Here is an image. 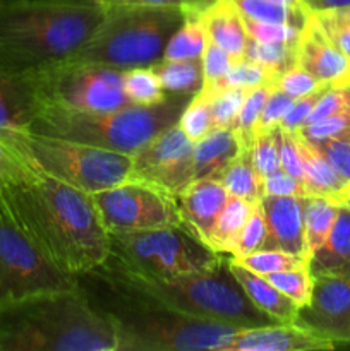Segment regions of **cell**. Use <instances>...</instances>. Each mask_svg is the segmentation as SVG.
<instances>
[{
  "instance_id": "cell-3",
  "label": "cell",
  "mask_w": 350,
  "mask_h": 351,
  "mask_svg": "<svg viewBox=\"0 0 350 351\" xmlns=\"http://www.w3.org/2000/svg\"><path fill=\"white\" fill-rule=\"evenodd\" d=\"M93 307L112 326L115 351H222L240 331L191 317L115 287L95 271L78 276Z\"/></svg>"
},
{
  "instance_id": "cell-31",
  "label": "cell",
  "mask_w": 350,
  "mask_h": 351,
  "mask_svg": "<svg viewBox=\"0 0 350 351\" xmlns=\"http://www.w3.org/2000/svg\"><path fill=\"white\" fill-rule=\"evenodd\" d=\"M277 75L273 72L268 71L257 62L249 60V58H235L229 71L220 77L211 88L201 89L205 95H211V93L218 91V89L226 88H240V89H253L256 86L266 84V82H277Z\"/></svg>"
},
{
  "instance_id": "cell-57",
  "label": "cell",
  "mask_w": 350,
  "mask_h": 351,
  "mask_svg": "<svg viewBox=\"0 0 350 351\" xmlns=\"http://www.w3.org/2000/svg\"><path fill=\"white\" fill-rule=\"evenodd\" d=\"M349 204H350V191H349Z\"/></svg>"
},
{
  "instance_id": "cell-55",
  "label": "cell",
  "mask_w": 350,
  "mask_h": 351,
  "mask_svg": "<svg viewBox=\"0 0 350 351\" xmlns=\"http://www.w3.org/2000/svg\"><path fill=\"white\" fill-rule=\"evenodd\" d=\"M331 12H335L336 16H340L342 19L350 21V5L349 7H342V9H333Z\"/></svg>"
},
{
  "instance_id": "cell-21",
  "label": "cell",
  "mask_w": 350,
  "mask_h": 351,
  "mask_svg": "<svg viewBox=\"0 0 350 351\" xmlns=\"http://www.w3.org/2000/svg\"><path fill=\"white\" fill-rule=\"evenodd\" d=\"M294 137L299 147V154H301L307 195H323V197H329L340 204L349 202V182L343 180L307 141L302 139L297 132H294Z\"/></svg>"
},
{
  "instance_id": "cell-6",
  "label": "cell",
  "mask_w": 350,
  "mask_h": 351,
  "mask_svg": "<svg viewBox=\"0 0 350 351\" xmlns=\"http://www.w3.org/2000/svg\"><path fill=\"white\" fill-rule=\"evenodd\" d=\"M191 98L168 93L153 105H127L105 112L41 105L26 130L132 156L153 137L178 123Z\"/></svg>"
},
{
  "instance_id": "cell-30",
  "label": "cell",
  "mask_w": 350,
  "mask_h": 351,
  "mask_svg": "<svg viewBox=\"0 0 350 351\" xmlns=\"http://www.w3.org/2000/svg\"><path fill=\"white\" fill-rule=\"evenodd\" d=\"M233 2L244 17L257 21V23L287 24L297 29H304L311 16V12L305 9L280 5L271 0H233Z\"/></svg>"
},
{
  "instance_id": "cell-22",
  "label": "cell",
  "mask_w": 350,
  "mask_h": 351,
  "mask_svg": "<svg viewBox=\"0 0 350 351\" xmlns=\"http://www.w3.org/2000/svg\"><path fill=\"white\" fill-rule=\"evenodd\" d=\"M350 267V204L343 202L338 208L335 223L323 245L309 257L312 276L333 274Z\"/></svg>"
},
{
  "instance_id": "cell-14",
  "label": "cell",
  "mask_w": 350,
  "mask_h": 351,
  "mask_svg": "<svg viewBox=\"0 0 350 351\" xmlns=\"http://www.w3.org/2000/svg\"><path fill=\"white\" fill-rule=\"evenodd\" d=\"M335 343L295 322L240 329L222 351H312L333 350Z\"/></svg>"
},
{
  "instance_id": "cell-1",
  "label": "cell",
  "mask_w": 350,
  "mask_h": 351,
  "mask_svg": "<svg viewBox=\"0 0 350 351\" xmlns=\"http://www.w3.org/2000/svg\"><path fill=\"white\" fill-rule=\"evenodd\" d=\"M0 204L27 239L65 273L81 276L108 256V233L91 195L31 165L2 136Z\"/></svg>"
},
{
  "instance_id": "cell-18",
  "label": "cell",
  "mask_w": 350,
  "mask_h": 351,
  "mask_svg": "<svg viewBox=\"0 0 350 351\" xmlns=\"http://www.w3.org/2000/svg\"><path fill=\"white\" fill-rule=\"evenodd\" d=\"M312 285L311 302L299 308L295 324L314 331L325 321L343 314L350 307V267L333 274H319Z\"/></svg>"
},
{
  "instance_id": "cell-29",
  "label": "cell",
  "mask_w": 350,
  "mask_h": 351,
  "mask_svg": "<svg viewBox=\"0 0 350 351\" xmlns=\"http://www.w3.org/2000/svg\"><path fill=\"white\" fill-rule=\"evenodd\" d=\"M208 31L201 19V12H187L184 24L175 31L165 50L163 60H196L202 57L208 45Z\"/></svg>"
},
{
  "instance_id": "cell-51",
  "label": "cell",
  "mask_w": 350,
  "mask_h": 351,
  "mask_svg": "<svg viewBox=\"0 0 350 351\" xmlns=\"http://www.w3.org/2000/svg\"><path fill=\"white\" fill-rule=\"evenodd\" d=\"M105 7L112 5H146V7H180L189 12H202L215 0H100Z\"/></svg>"
},
{
  "instance_id": "cell-11",
  "label": "cell",
  "mask_w": 350,
  "mask_h": 351,
  "mask_svg": "<svg viewBox=\"0 0 350 351\" xmlns=\"http://www.w3.org/2000/svg\"><path fill=\"white\" fill-rule=\"evenodd\" d=\"M78 287V276L55 266L0 204V307Z\"/></svg>"
},
{
  "instance_id": "cell-37",
  "label": "cell",
  "mask_w": 350,
  "mask_h": 351,
  "mask_svg": "<svg viewBox=\"0 0 350 351\" xmlns=\"http://www.w3.org/2000/svg\"><path fill=\"white\" fill-rule=\"evenodd\" d=\"M178 127L182 132L196 143V141L202 139L208 132L213 130V117H211V103H209V96L199 91L191 98L187 106L182 112L180 119H178Z\"/></svg>"
},
{
  "instance_id": "cell-15",
  "label": "cell",
  "mask_w": 350,
  "mask_h": 351,
  "mask_svg": "<svg viewBox=\"0 0 350 351\" xmlns=\"http://www.w3.org/2000/svg\"><path fill=\"white\" fill-rule=\"evenodd\" d=\"M304 197L264 195L261 199L259 206L266 221L264 249H280L309 261L304 239Z\"/></svg>"
},
{
  "instance_id": "cell-16",
  "label": "cell",
  "mask_w": 350,
  "mask_h": 351,
  "mask_svg": "<svg viewBox=\"0 0 350 351\" xmlns=\"http://www.w3.org/2000/svg\"><path fill=\"white\" fill-rule=\"evenodd\" d=\"M297 64L325 84H350V58L323 33L312 16L299 36Z\"/></svg>"
},
{
  "instance_id": "cell-40",
  "label": "cell",
  "mask_w": 350,
  "mask_h": 351,
  "mask_svg": "<svg viewBox=\"0 0 350 351\" xmlns=\"http://www.w3.org/2000/svg\"><path fill=\"white\" fill-rule=\"evenodd\" d=\"M295 132L307 143L326 139H350V106L318 122L305 123Z\"/></svg>"
},
{
  "instance_id": "cell-4",
  "label": "cell",
  "mask_w": 350,
  "mask_h": 351,
  "mask_svg": "<svg viewBox=\"0 0 350 351\" xmlns=\"http://www.w3.org/2000/svg\"><path fill=\"white\" fill-rule=\"evenodd\" d=\"M115 350L112 326L81 287L0 307V351Z\"/></svg>"
},
{
  "instance_id": "cell-24",
  "label": "cell",
  "mask_w": 350,
  "mask_h": 351,
  "mask_svg": "<svg viewBox=\"0 0 350 351\" xmlns=\"http://www.w3.org/2000/svg\"><path fill=\"white\" fill-rule=\"evenodd\" d=\"M233 129H213L194 143V180L213 178L240 153Z\"/></svg>"
},
{
  "instance_id": "cell-45",
  "label": "cell",
  "mask_w": 350,
  "mask_h": 351,
  "mask_svg": "<svg viewBox=\"0 0 350 351\" xmlns=\"http://www.w3.org/2000/svg\"><path fill=\"white\" fill-rule=\"evenodd\" d=\"M311 16L321 27L323 33L336 45V48L350 58V21L342 19L331 10L312 12Z\"/></svg>"
},
{
  "instance_id": "cell-54",
  "label": "cell",
  "mask_w": 350,
  "mask_h": 351,
  "mask_svg": "<svg viewBox=\"0 0 350 351\" xmlns=\"http://www.w3.org/2000/svg\"><path fill=\"white\" fill-rule=\"evenodd\" d=\"M275 3H280V5H287V7H294V9H305L304 2L302 0H271ZM307 10V9H305Z\"/></svg>"
},
{
  "instance_id": "cell-9",
  "label": "cell",
  "mask_w": 350,
  "mask_h": 351,
  "mask_svg": "<svg viewBox=\"0 0 350 351\" xmlns=\"http://www.w3.org/2000/svg\"><path fill=\"white\" fill-rule=\"evenodd\" d=\"M225 257L180 225L108 233L106 259L151 276L172 278L215 269Z\"/></svg>"
},
{
  "instance_id": "cell-42",
  "label": "cell",
  "mask_w": 350,
  "mask_h": 351,
  "mask_svg": "<svg viewBox=\"0 0 350 351\" xmlns=\"http://www.w3.org/2000/svg\"><path fill=\"white\" fill-rule=\"evenodd\" d=\"M247 36L261 43H288L297 45L301 31L294 26L277 23H257V21L244 17Z\"/></svg>"
},
{
  "instance_id": "cell-41",
  "label": "cell",
  "mask_w": 350,
  "mask_h": 351,
  "mask_svg": "<svg viewBox=\"0 0 350 351\" xmlns=\"http://www.w3.org/2000/svg\"><path fill=\"white\" fill-rule=\"evenodd\" d=\"M264 242H266V221H264L263 211L257 202L247 223L240 230L239 237L233 242L232 249H230V257H242L264 249Z\"/></svg>"
},
{
  "instance_id": "cell-56",
  "label": "cell",
  "mask_w": 350,
  "mask_h": 351,
  "mask_svg": "<svg viewBox=\"0 0 350 351\" xmlns=\"http://www.w3.org/2000/svg\"><path fill=\"white\" fill-rule=\"evenodd\" d=\"M3 156H5V147H3V143H2V139H0V170H2Z\"/></svg>"
},
{
  "instance_id": "cell-36",
  "label": "cell",
  "mask_w": 350,
  "mask_h": 351,
  "mask_svg": "<svg viewBox=\"0 0 350 351\" xmlns=\"http://www.w3.org/2000/svg\"><path fill=\"white\" fill-rule=\"evenodd\" d=\"M233 259L239 261L247 269L254 271L257 274H263V276L271 273H278V271L307 266L309 264V261L304 259V257L285 252V250L280 249H261L253 254H247V256L233 257Z\"/></svg>"
},
{
  "instance_id": "cell-23",
  "label": "cell",
  "mask_w": 350,
  "mask_h": 351,
  "mask_svg": "<svg viewBox=\"0 0 350 351\" xmlns=\"http://www.w3.org/2000/svg\"><path fill=\"white\" fill-rule=\"evenodd\" d=\"M36 112L26 77L0 72V130H26Z\"/></svg>"
},
{
  "instance_id": "cell-38",
  "label": "cell",
  "mask_w": 350,
  "mask_h": 351,
  "mask_svg": "<svg viewBox=\"0 0 350 351\" xmlns=\"http://www.w3.org/2000/svg\"><path fill=\"white\" fill-rule=\"evenodd\" d=\"M249 89L226 88L211 93L209 103H211L213 129H233L239 117L242 103L246 99Z\"/></svg>"
},
{
  "instance_id": "cell-13",
  "label": "cell",
  "mask_w": 350,
  "mask_h": 351,
  "mask_svg": "<svg viewBox=\"0 0 350 351\" xmlns=\"http://www.w3.org/2000/svg\"><path fill=\"white\" fill-rule=\"evenodd\" d=\"M129 178L175 197L194 180V143L178 123L168 127L132 154Z\"/></svg>"
},
{
  "instance_id": "cell-33",
  "label": "cell",
  "mask_w": 350,
  "mask_h": 351,
  "mask_svg": "<svg viewBox=\"0 0 350 351\" xmlns=\"http://www.w3.org/2000/svg\"><path fill=\"white\" fill-rule=\"evenodd\" d=\"M244 57L257 62L278 77L281 72L297 64V45L261 43L253 38H247Z\"/></svg>"
},
{
  "instance_id": "cell-27",
  "label": "cell",
  "mask_w": 350,
  "mask_h": 351,
  "mask_svg": "<svg viewBox=\"0 0 350 351\" xmlns=\"http://www.w3.org/2000/svg\"><path fill=\"white\" fill-rule=\"evenodd\" d=\"M340 202L323 195H305L304 197V239L305 250L311 257L328 237L336 215H338Z\"/></svg>"
},
{
  "instance_id": "cell-39",
  "label": "cell",
  "mask_w": 350,
  "mask_h": 351,
  "mask_svg": "<svg viewBox=\"0 0 350 351\" xmlns=\"http://www.w3.org/2000/svg\"><path fill=\"white\" fill-rule=\"evenodd\" d=\"M250 158L253 165L261 177L273 173L280 165V125L275 129L257 132L254 137L253 147H250Z\"/></svg>"
},
{
  "instance_id": "cell-12",
  "label": "cell",
  "mask_w": 350,
  "mask_h": 351,
  "mask_svg": "<svg viewBox=\"0 0 350 351\" xmlns=\"http://www.w3.org/2000/svg\"><path fill=\"white\" fill-rule=\"evenodd\" d=\"M106 233L180 225L175 197L139 180H126L91 194Z\"/></svg>"
},
{
  "instance_id": "cell-5",
  "label": "cell",
  "mask_w": 350,
  "mask_h": 351,
  "mask_svg": "<svg viewBox=\"0 0 350 351\" xmlns=\"http://www.w3.org/2000/svg\"><path fill=\"white\" fill-rule=\"evenodd\" d=\"M93 271L115 287L191 317L222 322L237 329L278 324L249 300L230 273L229 256L215 269L172 278L137 273L108 259Z\"/></svg>"
},
{
  "instance_id": "cell-26",
  "label": "cell",
  "mask_w": 350,
  "mask_h": 351,
  "mask_svg": "<svg viewBox=\"0 0 350 351\" xmlns=\"http://www.w3.org/2000/svg\"><path fill=\"white\" fill-rule=\"evenodd\" d=\"M254 206L256 204L246 201V199L229 195L222 213L216 218L211 235H209V247L215 252L230 256V249H232L233 242L239 237L240 230L244 228V225L249 219Z\"/></svg>"
},
{
  "instance_id": "cell-10",
  "label": "cell",
  "mask_w": 350,
  "mask_h": 351,
  "mask_svg": "<svg viewBox=\"0 0 350 351\" xmlns=\"http://www.w3.org/2000/svg\"><path fill=\"white\" fill-rule=\"evenodd\" d=\"M23 75L38 106L105 112L132 105L124 93V71L105 65L65 58Z\"/></svg>"
},
{
  "instance_id": "cell-52",
  "label": "cell",
  "mask_w": 350,
  "mask_h": 351,
  "mask_svg": "<svg viewBox=\"0 0 350 351\" xmlns=\"http://www.w3.org/2000/svg\"><path fill=\"white\" fill-rule=\"evenodd\" d=\"M314 331L326 336L335 345H338V343H350V307L343 314L319 324Z\"/></svg>"
},
{
  "instance_id": "cell-19",
  "label": "cell",
  "mask_w": 350,
  "mask_h": 351,
  "mask_svg": "<svg viewBox=\"0 0 350 351\" xmlns=\"http://www.w3.org/2000/svg\"><path fill=\"white\" fill-rule=\"evenodd\" d=\"M201 19L208 31V40L218 45L230 57L242 58L247 45V31L244 16L233 0H215L201 12Z\"/></svg>"
},
{
  "instance_id": "cell-34",
  "label": "cell",
  "mask_w": 350,
  "mask_h": 351,
  "mask_svg": "<svg viewBox=\"0 0 350 351\" xmlns=\"http://www.w3.org/2000/svg\"><path fill=\"white\" fill-rule=\"evenodd\" d=\"M124 93L132 105H153L168 95L151 67L124 71Z\"/></svg>"
},
{
  "instance_id": "cell-7",
  "label": "cell",
  "mask_w": 350,
  "mask_h": 351,
  "mask_svg": "<svg viewBox=\"0 0 350 351\" xmlns=\"http://www.w3.org/2000/svg\"><path fill=\"white\" fill-rule=\"evenodd\" d=\"M187 12L180 7H106L98 29L69 58L117 71L153 67L163 60L168 41Z\"/></svg>"
},
{
  "instance_id": "cell-48",
  "label": "cell",
  "mask_w": 350,
  "mask_h": 351,
  "mask_svg": "<svg viewBox=\"0 0 350 351\" xmlns=\"http://www.w3.org/2000/svg\"><path fill=\"white\" fill-rule=\"evenodd\" d=\"M329 86H323V88L316 89V91L309 93V95L301 96V98H295L292 103L290 110L287 112V115L283 117V120L280 122V127L287 132H295V130L301 129L305 123V119L309 117L311 110L314 108V105L318 103V99L321 98L323 93L328 89Z\"/></svg>"
},
{
  "instance_id": "cell-43",
  "label": "cell",
  "mask_w": 350,
  "mask_h": 351,
  "mask_svg": "<svg viewBox=\"0 0 350 351\" xmlns=\"http://www.w3.org/2000/svg\"><path fill=\"white\" fill-rule=\"evenodd\" d=\"M326 161L329 167L350 184V139H326L318 143H309Z\"/></svg>"
},
{
  "instance_id": "cell-28",
  "label": "cell",
  "mask_w": 350,
  "mask_h": 351,
  "mask_svg": "<svg viewBox=\"0 0 350 351\" xmlns=\"http://www.w3.org/2000/svg\"><path fill=\"white\" fill-rule=\"evenodd\" d=\"M161 82L165 93L170 95H198L202 89V64L196 60H161L151 67Z\"/></svg>"
},
{
  "instance_id": "cell-46",
  "label": "cell",
  "mask_w": 350,
  "mask_h": 351,
  "mask_svg": "<svg viewBox=\"0 0 350 351\" xmlns=\"http://www.w3.org/2000/svg\"><path fill=\"white\" fill-rule=\"evenodd\" d=\"M294 99L295 98H292L290 95H287V93L281 91L280 88L275 86V89L271 91V95L268 96L266 103H264L263 112H261L259 115V120H257L256 134L275 129V127L280 125L283 117L287 115V112L290 110Z\"/></svg>"
},
{
  "instance_id": "cell-47",
  "label": "cell",
  "mask_w": 350,
  "mask_h": 351,
  "mask_svg": "<svg viewBox=\"0 0 350 351\" xmlns=\"http://www.w3.org/2000/svg\"><path fill=\"white\" fill-rule=\"evenodd\" d=\"M233 58L226 53L225 50L215 45L213 41H208L205 51H202L201 64H202V89H208L218 81L220 77H223L229 67L232 65Z\"/></svg>"
},
{
  "instance_id": "cell-8",
  "label": "cell",
  "mask_w": 350,
  "mask_h": 351,
  "mask_svg": "<svg viewBox=\"0 0 350 351\" xmlns=\"http://www.w3.org/2000/svg\"><path fill=\"white\" fill-rule=\"evenodd\" d=\"M31 165L86 194L129 180L132 156L30 130H0Z\"/></svg>"
},
{
  "instance_id": "cell-53",
  "label": "cell",
  "mask_w": 350,
  "mask_h": 351,
  "mask_svg": "<svg viewBox=\"0 0 350 351\" xmlns=\"http://www.w3.org/2000/svg\"><path fill=\"white\" fill-rule=\"evenodd\" d=\"M305 9L309 12H323V10H333L342 9V7H349L350 0H302Z\"/></svg>"
},
{
  "instance_id": "cell-49",
  "label": "cell",
  "mask_w": 350,
  "mask_h": 351,
  "mask_svg": "<svg viewBox=\"0 0 350 351\" xmlns=\"http://www.w3.org/2000/svg\"><path fill=\"white\" fill-rule=\"evenodd\" d=\"M264 195H307L305 185L283 168L264 177Z\"/></svg>"
},
{
  "instance_id": "cell-20",
  "label": "cell",
  "mask_w": 350,
  "mask_h": 351,
  "mask_svg": "<svg viewBox=\"0 0 350 351\" xmlns=\"http://www.w3.org/2000/svg\"><path fill=\"white\" fill-rule=\"evenodd\" d=\"M229 269L235 276L242 290L249 297V300L256 305L259 311L273 317L278 322H295L299 314V307L285 297L280 290L273 287L266 276L257 274L247 269L246 266L229 256Z\"/></svg>"
},
{
  "instance_id": "cell-32",
  "label": "cell",
  "mask_w": 350,
  "mask_h": 351,
  "mask_svg": "<svg viewBox=\"0 0 350 351\" xmlns=\"http://www.w3.org/2000/svg\"><path fill=\"white\" fill-rule=\"evenodd\" d=\"M275 86H277V82H266V84L256 86V88L247 91L242 108H240L239 117H237L235 127H233L242 149H250L253 147L254 137H256L257 120H259L264 103H266L268 96L271 95Z\"/></svg>"
},
{
  "instance_id": "cell-35",
  "label": "cell",
  "mask_w": 350,
  "mask_h": 351,
  "mask_svg": "<svg viewBox=\"0 0 350 351\" xmlns=\"http://www.w3.org/2000/svg\"><path fill=\"white\" fill-rule=\"evenodd\" d=\"M266 280L277 290H280L285 297L290 298L299 308L305 307L311 302L314 278H312L311 269H309V264L302 267H294V269L266 274Z\"/></svg>"
},
{
  "instance_id": "cell-50",
  "label": "cell",
  "mask_w": 350,
  "mask_h": 351,
  "mask_svg": "<svg viewBox=\"0 0 350 351\" xmlns=\"http://www.w3.org/2000/svg\"><path fill=\"white\" fill-rule=\"evenodd\" d=\"M280 165L292 177L299 178L304 184V171H302L301 154H299L297 143L294 132H287L280 127Z\"/></svg>"
},
{
  "instance_id": "cell-2",
  "label": "cell",
  "mask_w": 350,
  "mask_h": 351,
  "mask_svg": "<svg viewBox=\"0 0 350 351\" xmlns=\"http://www.w3.org/2000/svg\"><path fill=\"white\" fill-rule=\"evenodd\" d=\"M105 10L100 0H0V72L30 74L72 57Z\"/></svg>"
},
{
  "instance_id": "cell-17",
  "label": "cell",
  "mask_w": 350,
  "mask_h": 351,
  "mask_svg": "<svg viewBox=\"0 0 350 351\" xmlns=\"http://www.w3.org/2000/svg\"><path fill=\"white\" fill-rule=\"evenodd\" d=\"M229 199V192L215 178L192 180L175 195L182 226L196 239L209 245V235L216 218Z\"/></svg>"
},
{
  "instance_id": "cell-25",
  "label": "cell",
  "mask_w": 350,
  "mask_h": 351,
  "mask_svg": "<svg viewBox=\"0 0 350 351\" xmlns=\"http://www.w3.org/2000/svg\"><path fill=\"white\" fill-rule=\"evenodd\" d=\"M213 178L223 185L229 195L242 197L253 204H257L264 197V177L254 168L250 149H240V153Z\"/></svg>"
},
{
  "instance_id": "cell-44",
  "label": "cell",
  "mask_w": 350,
  "mask_h": 351,
  "mask_svg": "<svg viewBox=\"0 0 350 351\" xmlns=\"http://www.w3.org/2000/svg\"><path fill=\"white\" fill-rule=\"evenodd\" d=\"M323 86H329V84H325V82L318 81L314 75L309 74V72L305 71L304 67H301L299 64H295L294 67L281 72L277 79V88H280L281 91L290 95L292 98H301V96L309 95V93L323 88Z\"/></svg>"
}]
</instances>
